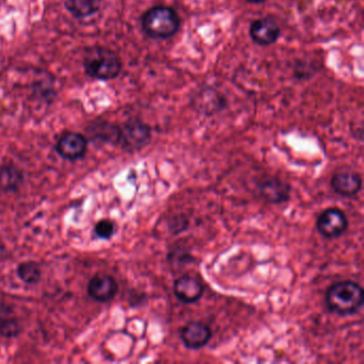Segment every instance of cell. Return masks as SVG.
<instances>
[{
  "instance_id": "cell-2",
  "label": "cell",
  "mask_w": 364,
  "mask_h": 364,
  "mask_svg": "<svg viewBox=\"0 0 364 364\" xmlns=\"http://www.w3.org/2000/svg\"><path fill=\"white\" fill-rule=\"evenodd\" d=\"M84 68L89 77L110 80L118 77L122 63L116 53L104 46H92L86 50Z\"/></svg>"
},
{
  "instance_id": "cell-10",
  "label": "cell",
  "mask_w": 364,
  "mask_h": 364,
  "mask_svg": "<svg viewBox=\"0 0 364 364\" xmlns=\"http://www.w3.org/2000/svg\"><path fill=\"white\" fill-rule=\"evenodd\" d=\"M280 27L272 18H259L251 24L250 37L255 43L269 46L280 38Z\"/></svg>"
},
{
  "instance_id": "cell-14",
  "label": "cell",
  "mask_w": 364,
  "mask_h": 364,
  "mask_svg": "<svg viewBox=\"0 0 364 364\" xmlns=\"http://www.w3.org/2000/svg\"><path fill=\"white\" fill-rule=\"evenodd\" d=\"M20 332L18 321L14 317V311L10 304L0 300V336L14 338Z\"/></svg>"
},
{
  "instance_id": "cell-7",
  "label": "cell",
  "mask_w": 364,
  "mask_h": 364,
  "mask_svg": "<svg viewBox=\"0 0 364 364\" xmlns=\"http://www.w3.org/2000/svg\"><path fill=\"white\" fill-rule=\"evenodd\" d=\"M257 193L268 203L281 204L291 198V185L278 178H265L257 183Z\"/></svg>"
},
{
  "instance_id": "cell-12",
  "label": "cell",
  "mask_w": 364,
  "mask_h": 364,
  "mask_svg": "<svg viewBox=\"0 0 364 364\" xmlns=\"http://www.w3.org/2000/svg\"><path fill=\"white\" fill-rule=\"evenodd\" d=\"M330 184L334 193L338 195L345 198H353L361 191L362 178L357 172H338L332 176Z\"/></svg>"
},
{
  "instance_id": "cell-18",
  "label": "cell",
  "mask_w": 364,
  "mask_h": 364,
  "mask_svg": "<svg viewBox=\"0 0 364 364\" xmlns=\"http://www.w3.org/2000/svg\"><path fill=\"white\" fill-rule=\"evenodd\" d=\"M187 225H188V220L186 218H178V217L174 218L173 225H171L172 232L173 234L181 233L187 229Z\"/></svg>"
},
{
  "instance_id": "cell-4",
  "label": "cell",
  "mask_w": 364,
  "mask_h": 364,
  "mask_svg": "<svg viewBox=\"0 0 364 364\" xmlns=\"http://www.w3.org/2000/svg\"><path fill=\"white\" fill-rule=\"evenodd\" d=\"M152 133L151 127L139 120H131L119 129L118 144L129 152L141 150L150 144Z\"/></svg>"
},
{
  "instance_id": "cell-11",
  "label": "cell",
  "mask_w": 364,
  "mask_h": 364,
  "mask_svg": "<svg viewBox=\"0 0 364 364\" xmlns=\"http://www.w3.org/2000/svg\"><path fill=\"white\" fill-rule=\"evenodd\" d=\"M118 289V283L109 274H97L91 279L88 284L89 296L99 302H107L114 299Z\"/></svg>"
},
{
  "instance_id": "cell-16",
  "label": "cell",
  "mask_w": 364,
  "mask_h": 364,
  "mask_svg": "<svg viewBox=\"0 0 364 364\" xmlns=\"http://www.w3.org/2000/svg\"><path fill=\"white\" fill-rule=\"evenodd\" d=\"M18 276L25 283L36 284L41 279L42 269L39 264L36 263V262H23L18 265Z\"/></svg>"
},
{
  "instance_id": "cell-15",
  "label": "cell",
  "mask_w": 364,
  "mask_h": 364,
  "mask_svg": "<svg viewBox=\"0 0 364 364\" xmlns=\"http://www.w3.org/2000/svg\"><path fill=\"white\" fill-rule=\"evenodd\" d=\"M24 181V174L14 165L0 167V189L4 191H16Z\"/></svg>"
},
{
  "instance_id": "cell-1",
  "label": "cell",
  "mask_w": 364,
  "mask_h": 364,
  "mask_svg": "<svg viewBox=\"0 0 364 364\" xmlns=\"http://www.w3.org/2000/svg\"><path fill=\"white\" fill-rule=\"evenodd\" d=\"M363 298L361 285L353 281H340L327 289L326 304L332 313L347 316L355 314L362 308Z\"/></svg>"
},
{
  "instance_id": "cell-3",
  "label": "cell",
  "mask_w": 364,
  "mask_h": 364,
  "mask_svg": "<svg viewBox=\"0 0 364 364\" xmlns=\"http://www.w3.org/2000/svg\"><path fill=\"white\" fill-rule=\"evenodd\" d=\"M141 25L149 37L153 39H168L178 33L181 20L172 8L156 6L142 16Z\"/></svg>"
},
{
  "instance_id": "cell-5",
  "label": "cell",
  "mask_w": 364,
  "mask_h": 364,
  "mask_svg": "<svg viewBox=\"0 0 364 364\" xmlns=\"http://www.w3.org/2000/svg\"><path fill=\"white\" fill-rule=\"evenodd\" d=\"M319 234L328 240L340 237L348 229V219L343 210L327 208L321 213L316 221Z\"/></svg>"
},
{
  "instance_id": "cell-13",
  "label": "cell",
  "mask_w": 364,
  "mask_h": 364,
  "mask_svg": "<svg viewBox=\"0 0 364 364\" xmlns=\"http://www.w3.org/2000/svg\"><path fill=\"white\" fill-rule=\"evenodd\" d=\"M103 0H65V8L76 18H86L101 9Z\"/></svg>"
},
{
  "instance_id": "cell-19",
  "label": "cell",
  "mask_w": 364,
  "mask_h": 364,
  "mask_svg": "<svg viewBox=\"0 0 364 364\" xmlns=\"http://www.w3.org/2000/svg\"><path fill=\"white\" fill-rule=\"evenodd\" d=\"M248 3H252V4H262L265 1V0H247Z\"/></svg>"
},
{
  "instance_id": "cell-17",
  "label": "cell",
  "mask_w": 364,
  "mask_h": 364,
  "mask_svg": "<svg viewBox=\"0 0 364 364\" xmlns=\"http://www.w3.org/2000/svg\"><path fill=\"white\" fill-rule=\"evenodd\" d=\"M114 231H116L114 223L109 219L99 221L95 227V235L102 240H109L114 235Z\"/></svg>"
},
{
  "instance_id": "cell-6",
  "label": "cell",
  "mask_w": 364,
  "mask_h": 364,
  "mask_svg": "<svg viewBox=\"0 0 364 364\" xmlns=\"http://www.w3.org/2000/svg\"><path fill=\"white\" fill-rule=\"evenodd\" d=\"M88 141L82 134L68 132L61 135L56 144V150L61 157L68 161H77L85 156Z\"/></svg>"
},
{
  "instance_id": "cell-8",
  "label": "cell",
  "mask_w": 364,
  "mask_h": 364,
  "mask_svg": "<svg viewBox=\"0 0 364 364\" xmlns=\"http://www.w3.org/2000/svg\"><path fill=\"white\" fill-rule=\"evenodd\" d=\"M173 291L183 304H195L203 296L204 285L199 279L186 274L174 281Z\"/></svg>"
},
{
  "instance_id": "cell-9",
  "label": "cell",
  "mask_w": 364,
  "mask_h": 364,
  "mask_svg": "<svg viewBox=\"0 0 364 364\" xmlns=\"http://www.w3.org/2000/svg\"><path fill=\"white\" fill-rule=\"evenodd\" d=\"M212 336V329L202 321H191L181 331V338L189 349L203 348L208 344Z\"/></svg>"
}]
</instances>
